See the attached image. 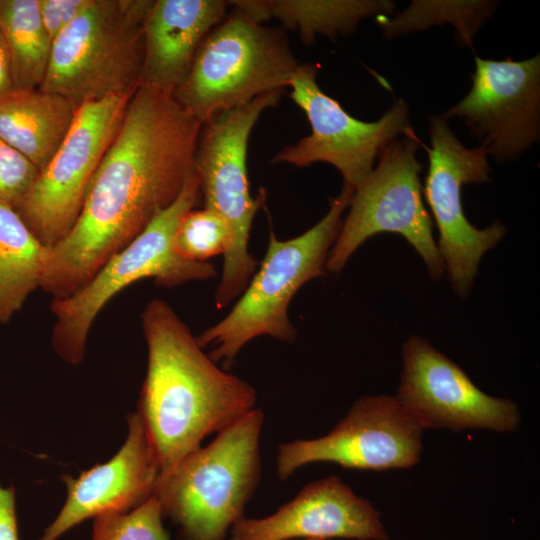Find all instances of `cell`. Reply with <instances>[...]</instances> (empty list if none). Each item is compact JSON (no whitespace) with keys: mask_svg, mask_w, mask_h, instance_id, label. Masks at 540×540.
I'll list each match as a JSON object with an SVG mask.
<instances>
[{"mask_svg":"<svg viewBox=\"0 0 540 540\" xmlns=\"http://www.w3.org/2000/svg\"><path fill=\"white\" fill-rule=\"evenodd\" d=\"M423 430L396 396H363L326 435L280 444L276 472L283 481L320 462L373 471L410 468L419 462Z\"/></svg>","mask_w":540,"mask_h":540,"instance_id":"13","label":"cell"},{"mask_svg":"<svg viewBox=\"0 0 540 540\" xmlns=\"http://www.w3.org/2000/svg\"><path fill=\"white\" fill-rule=\"evenodd\" d=\"M318 71L317 64L298 65L289 83L290 97L304 111L311 133L281 149L272 162L296 167L316 162L330 164L341 173L343 189L354 192L391 141L400 135H415L409 108L404 100L397 99L379 120H358L320 89Z\"/></svg>","mask_w":540,"mask_h":540,"instance_id":"11","label":"cell"},{"mask_svg":"<svg viewBox=\"0 0 540 540\" xmlns=\"http://www.w3.org/2000/svg\"><path fill=\"white\" fill-rule=\"evenodd\" d=\"M264 413L255 407L157 482L163 516L182 540H224L261 480Z\"/></svg>","mask_w":540,"mask_h":540,"instance_id":"3","label":"cell"},{"mask_svg":"<svg viewBox=\"0 0 540 540\" xmlns=\"http://www.w3.org/2000/svg\"><path fill=\"white\" fill-rule=\"evenodd\" d=\"M418 144L416 135L403 136L382 150L376 167L353 192L350 210L329 251L326 271L339 273L368 238L392 232L402 235L413 246L424 260L430 278L437 280L443 276L445 266L422 200Z\"/></svg>","mask_w":540,"mask_h":540,"instance_id":"9","label":"cell"},{"mask_svg":"<svg viewBox=\"0 0 540 540\" xmlns=\"http://www.w3.org/2000/svg\"><path fill=\"white\" fill-rule=\"evenodd\" d=\"M128 434L119 451L105 463L65 474L66 500L39 540H57L90 518L128 512L154 495L159 468L138 414L127 417Z\"/></svg>","mask_w":540,"mask_h":540,"instance_id":"16","label":"cell"},{"mask_svg":"<svg viewBox=\"0 0 540 540\" xmlns=\"http://www.w3.org/2000/svg\"><path fill=\"white\" fill-rule=\"evenodd\" d=\"M0 540H19L15 488L0 484Z\"/></svg>","mask_w":540,"mask_h":540,"instance_id":"28","label":"cell"},{"mask_svg":"<svg viewBox=\"0 0 540 540\" xmlns=\"http://www.w3.org/2000/svg\"><path fill=\"white\" fill-rule=\"evenodd\" d=\"M389 540L380 513L339 477L306 484L289 502L263 518H241L229 540Z\"/></svg>","mask_w":540,"mask_h":540,"instance_id":"17","label":"cell"},{"mask_svg":"<svg viewBox=\"0 0 540 540\" xmlns=\"http://www.w3.org/2000/svg\"><path fill=\"white\" fill-rule=\"evenodd\" d=\"M91 0H38L41 20L53 40L88 6Z\"/></svg>","mask_w":540,"mask_h":540,"instance_id":"27","label":"cell"},{"mask_svg":"<svg viewBox=\"0 0 540 540\" xmlns=\"http://www.w3.org/2000/svg\"><path fill=\"white\" fill-rule=\"evenodd\" d=\"M229 239L224 220L210 209H192L181 219L174 237L176 252L184 259L208 262L225 252Z\"/></svg>","mask_w":540,"mask_h":540,"instance_id":"24","label":"cell"},{"mask_svg":"<svg viewBox=\"0 0 540 540\" xmlns=\"http://www.w3.org/2000/svg\"><path fill=\"white\" fill-rule=\"evenodd\" d=\"M352 195L342 188L326 215L297 237L279 240L270 228L265 256L242 294L224 318L196 336L202 348L212 347L208 355L213 361L229 369L241 349L260 336L287 343L296 340L289 304L304 284L325 274Z\"/></svg>","mask_w":540,"mask_h":540,"instance_id":"4","label":"cell"},{"mask_svg":"<svg viewBox=\"0 0 540 540\" xmlns=\"http://www.w3.org/2000/svg\"><path fill=\"white\" fill-rule=\"evenodd\" d=\"M229 6V1L222 0H153L144 23L140 84L173 92Z\"/></svg>","mask_w":540,"mask_h":540,"instance_id":"18","label":"cell"},{"mask_svg":"<svg viewBox=\"0 0 540 540\" xmlns=\"http://www.w3.org/2000/svg\"><path fill=\"white\" fill-rule=\"evenodd\" d=\"M230 2V1H229ZM233 6L203 40L175 99L202 123L274 90H284L298 67L282 29Z\"/></svg>","mask_w":540,"mask_h":540,"instance_id":"7","label":"cell"},{"mask_svg":"<svg viewBox=\"0 0 540 540\" xmlns=\"http://www.w3.org/2000/svg\"><path fill=\"white\" fill-rule=\"evenodd\" d=\"M200 196V180L194 172L177 199L132 242L111 256L85 286L69 297L52 299L50 309L55 321L51 344L58 356L72 365L80 364L98 314L113 297L133 283L152 278L157 286L172 288L217 276L212 263L184 259L174 247L181 219L194 209Z\"/></svg>","mask_w":540,"mask_h":540,"instance_id":"5","label":"cell"},{"mask_svg":"<svg viewBox=\"0 0 540 540\" xmlns=\"http://www.w3.org/2000/svg\"><path fill=\"white\" fill-rule=\"evenodd\" d=\"M141 323L147 370L136 413L154 452L160 479L207 436L254 409L257 393L211 359L166 301H149Z\"/></svg>","mask_w":540,"mask_h":540,"instance_id":"2","label":"cell"},{"mask_svg":"<svg viewBox=\"0 0 540 540\" xmlns=\"http://www.w3.org/2000/svg\"><path fill=\"white\" fill-rule=\"evenodd\" d=\"M14 89L7 49L0 33V97Z\"/></svg>","mask_w":540,"mask_h":540,"instance_id":"29","label":"cell"},{"mask_svg":"<svg viewBox=\"0 0 540 540\" xmlns=\"http://www.w3.org/2000/svg\"><path fill=\"white\" fill-rule=\"evenodd\" d=\"M307 540H323V539H307Z\"/></svg>","mask_w":540,"mask_h":540,"instance_id":"30","label":"cell"},{"mask_svg":"<svg viewBox=\"0 0 540 540\" xmlns=\"http://www.w3.org/2000/svg\"><path fill=\"white\" fill-rule=\"evenodd\" d=\"M39 170L21 153L0 140V201L12 207L31 187Z\"/></svg>","mask_w":540,"mask_h":540,"instance_id":"26","label":"cell"},{"mask_svg":"<svg viewBox=\"0 0 540 540\" xmlns=\"http://www.w3.org/2000/svg\"><path fill=\"white\" fill-rule=\"evenodd\" d=\"M495 8L493 1L416 0L392 19L382 15L377 20L385 39L451 23L456 27V43L470 46L477 30Z\"/></svg>","mask_w":540,"mask_h":540,"instance_id":"23","label":"cell"},{"mask_svg":"<svg viewBox=\"0 0 540 540\" xmlns=\"http://www.w3.org/2000/svg\"><path fill=\"white\" fill-rule=\"evenodd\" d=\"M0 33L9 57L14 89L40 88L52 41L44 29L38 0H0Z\"/></svg>","mask_w":540,"mask_h":540,"instance_id":"22","label":"cell"},{"mask_svg":"<svg viewBox=\"0 0 540 540\" xmlns=\"http://www.w3.org/2000/svg\"><path fill=\"white\" fill-rule=\"evenodd\" d=\"M255 20L275 18L284 29L295 30L301 40L311 44L317 35L344 36L371 16H388L395 4L386 0H243L232 1Z\"/></svg>","mask_w":540,"mask_h":540,"instance_id":"20","label":"cell"},{"mask_svg":"<svg viewBox=\"0 0 540 540\" xmlns=\"http://www.w3.org/2000/svg\"><path fill=\"white\" fill-rule=\"evenodd\" d=\"M444 119L460 118L495 161H512L540 135V55L515 61L475 57L469 93Z\"/></svg>","mask_w":540,"mask_h":540,"instance_id":"15","label":"cell"},{"mask_svg":"<svg viewBox=\"0 0 540 540\" xmlns=\"http://www.w3.org/2000/svg\"><path fill=\"white\" fill-rule=\"evenodd\" d=\"M133 93L78 107L61 145L13 206L45 246L51 248L59 243L75 225L92 178L121 125Z\"/></svg>","mask_w":540,"mask_h":540,"instance_id":"10","label":"cell"},{"mask_svg":"<svg viewBox=\"0 0 540 540\" xmlns=\"http://www.w3.org/2000/svg\"><path fill=\"white\" fill-rule=\"evenodd\" d=\"M153 0H91L52 42L40 89L76 109L133 93L144 59V23Z\"/></svg>","mask_w":540,"mask_h":540,"instance_id":"6","label":"cell"},{"mask_svg":"<svg viewBox=\"0 0 540 540\" xmlns=\"http://www.w3.org/2000/svg\"><path fill=\"white\" fill-rule=\"evenodd\" d=\"M49 251L15 209L0 201V325L9 323L41 287Z\"/></svg>","mask_w":540,"mask_h":540,"instance_id":"21","label":"cell"},{"mask_svg":"<svg viewBox=\"0 0 540 540\" xmlns=\"http://www.w3.org/2000/svg\"><path fill=\"white\" fill-rule=\"evenodd\" d=\"M76 110L65 98L40 88L13 89L0 97V140L40 171L64 140Z\"/></svg>","mask_w":540,"mask_h":540,"instance_id":"19","label":"cell"},{"mask_svg":"<svg viewBox=\"0 0 540 540\" xmlns=\"http://www.w3.org/2000/svg\"><path fill=\"white\" fill-rule=\"evenodd\" d=\"M402 357L396 397L423 428L505 433L519 427L521 416L513 401L484 393L458 364L425 339L409 337Z\"/></svg>","mask_w":540,"mask_h":540,"instance_id":"14","label":"cell"},{"mask_svg":"<svg viewBox=\"0 0 540 540\" xmlns=\"http://www.w3.org/2000/svg\"><path fill=\"white\" fill-rule=\"evenodd\" d=\"M202 124L173 92L139 84L75 225L50 248L40 289L69 297L177 199L195 172Z\"/></svg>","mask_w":540,"mask_h":540,"instance_id":"1","label":"cell"},{"mask_svg":"<svg viewBox=\"0 0 540 540\" xmlns=\"http://www.w3.org/2000/svg\"><path fill=\"white\" fill-rule=\"evenodd\" d=\"M156 495L138 507L94 519L92 540H170Z\"/></svg>","mask_w":540,"mask_h":540,"instance_id":"25","label":"cell"},{"mask_svg":"<svg viewBox=\"0 0 540 540\" xmlns=\"http://www.w3.org/2000/svg\"><path fill=\"white\" fill-rule=\"evenodd\" d=\"M284 90H274L250 102L220 112L204 122L195 157V172L205 206L226 223L228 244L214 295L215 307L226 308L242 294L257 268L249 251L253 219L261 204L252 197L247 172V147L261 114L277 105Z\"/></svg>","mask_w":540,"mask_h":540,"instance_id":"8","label":"cell"},{"mask_svg":"<svg viewBox=\"0 0 540 540\" xmlns=\"http://www.w3.org/2000/svg\"><path fill=\"white\" fill-rule=\"evenodd\" d=\"M430 138L423 192L438 228L437 248L451 287L464 298L483 255L503 239L507 230L500 221L478 229L467 220L462 208L461 187L490 180L486 151L481 146L465 147L442 116L431 117Z\"/></svg>","mask_w":540,"mask_h":540,"instance_id":"12","label":"cell"}]
</instances>
